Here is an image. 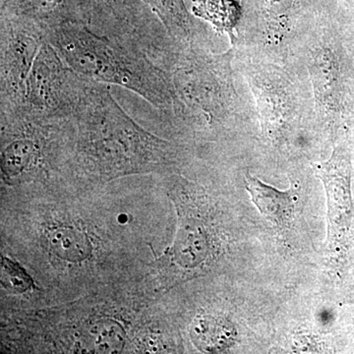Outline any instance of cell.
I'll return each mask as SVG.
<instances>
[{
  "instance_id": "4",
  "label": "cell",
  "mask_w": 354,
  "mask_h": 354,
  "mask_svg": "<svg viewBox=\"0 0 354 354\" xmlns=\"http://www.w3.org/2000/svg\"><path fill=\"white\" fill-rule=\"evenodd\" d=\"M304 62L311 82L315 114L332 131L354 127V57L342 25L298 32L288 57Z\"/></svg>"
},
{
  "instance_id": "7",
  "label": "cell",
  "mask_w": 354,
  "mask_h": 354,
  "mask_svg": "<svg viewBox=\"0 0 354 354\" xmlns=\"http://www.w3.org/2000/svg\"><path fill=\"white\" fill-rule=\"evenodd\" d=\"M245 187L261 214L279 227H288L295 215L297 196L293 190L281 191L245 174Z\"/></svg>"
},
{
  "instance_id": "6",
  "label": "cell",
  "mask_w": 354,
  "mask_h": 354,
  "mask_svg": "<svg viewBox=\"0 0 354 354\" xmlns=\"http://www.w3.org/2000/svg\"><path fill=\"white\" fill-rule=\"evenodd\" d=\"M0 80L1 113H16L24 104L26 85L46 32L38 26L4 14L1 19Z\"/></svg>"
},
{
  "instance_id": "3",
  "label": "cell",
  "mask_w": 354,
  "mask_h": 354,
  "mask_svg": "<svg viewBox=\"0 0 354 354\" xmlns=\"http://www.w3.org/2000/svg\"><path fill=\"white\" fill-rule=\"evenodd\" d=\"M234 48L216 53L206 39L181 46L169 69L174 109L171 123L218 131L241 115L253 114L235 86Z\"/></svg>"
},
{
  "instance_id": "13",
  "label": "cell",
  "mask_w": 354,
  "mask_h": 354,
  "mask_svg": "<svg viewBox=\"0 0 354 354\" xmlns=\"http://www.w3.org/2000/svg\"><path fill=\"white\" fill-rule=\"evenodd\" d=\"M342 32H344V43H346V48L354 57V22L342 24Z\"/></svg>"
},
{
  "instance_id": "5",
  "label": "cell",
  "mask_w": 354,
  "mask_h": 354,
  "mask_svg": "<svg viewBox=\"0 0 354 354\" xmlns=\"http://www.w3.org/2000/svg\"><path fill=\"white\" fill-rule=\"evenodd\" d=\"M88 81L46 39L27 80L24 104L16 113L43 122H65L75 113Z\"/></svg>"
},
{
  "instance_id": "12",
  "label": "cell",
  "mask_w": 354,
  "mask_h": 354,
  "mask_svg": "<svg viewBox=\"0 0 354 354\" xmlns=\"http://www.w3.org/2000/svg\"><path fill=\"white\" fill-rule=\"evenodd\" d=\"M1 283L13 293L25 292L32 286L31 277L21 266L4 257L1 261Z\"/></svg>"
},
{
  "instance_id": "9",
  "label": "cell",
  "mask_w": 354,
  "mask_h": 354,
  "mask_svg": "<svg viewBox=\"0 0 354 354\" xmlns=\"http://www.w3.org/2000/svg\"><path fill=\"white\" fill-rule=\"evenodd\" d=\"M232 324L218 316H201L191 327V337L198 348L207 353H218L230 348L234 342Z\"/></svg>"
},
{
  "instance_id": "11",
  "label": "cell",
  "mask_w": 354,
  "mask_h": 354,
  "mask_svg": "<svg viewBox=\"0 0 354 354\" xmlns=\"http://www.w3.org/2000/svg\"><path fill=\"white\" fill-rule=\"evenodd\" d=\"M93 342L99 353H118L124 344V332L115 323L99 324L93 330Z\"/></svg>"
},
{
  "instance_id": "8",
  "label": "cell",
  "mask_w": 354,
  "mask_h": 354,
  "mask_svg": "<svg viewBox=\"0 0 354 354\" xmlns=\"http://www.w3.org/2000/svg\"><path fill=\"white\" fill-rule=\"evenodd\" d=\"M208 248L206 232L202 223L180 218L176 243L172 248L177 262L192 269L206 259Z\"/></svg>"
},
{
  "instance_id": "1",
  "label": "cell",
  "mask_w": 354,
  "mask_h": 354,
  "mask_svg": "<svg viewBox=\"0 0 354 354\" xmlns=\"http://www.w3.org/2000/svg\"><path fill=\"white\" fill-rule=\"evenodd\" d=\"M111 86L88 81L67 121L76 171L99 180L164 171L180 160L183 148L136 122L113 97Z\"/></svg>"
},
{
  "instance_id": "2",
  "label": "cell",
  "mask_w": 354,
  "mask_h": 354,
  "mask_svg": "<svg viewBox=\"0 0 354 354\" xmlns=\"http://www.w3.org/2000/svg\"><path fill=\"white\" fill-rule=\"evenodd\" d=\"M46 39L77 73L131 91L171 121L174 97L169 72L144 51L101 36L79 21L55 26L46 32Z\"/></svg>"
},
{
  "instance_id": "10",
  "label": "cell",
  "mask_w": 354,
  "mask_h": 354,
  "mask_svg": "<svg viewBox=\"0 0 354 354\" xmlns=\"http://www.w3.org/2000/svg\"><path fill=\"white\" fill-rule=\"evenodd\" d=\"M53 252L65 261L80 262L91 254V245L86 235L73 228L62 227L50 235Z\"/></svg>"
}]
</instances>
